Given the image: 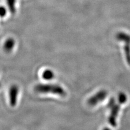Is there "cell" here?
<instances>
[{"instance_id":"1","label":"cell","mask_w":130,"mask_h":130,"mask_svg":"<svg viewBox=\"0 0 130 130\" xmlns=\"http://www.w3.org/2000/svg\"><path fill=\"white\" fill-rule=\"evenodd\" d=\"M34 89L36 92L39 93H52L62 97L67 94L66 91L58 85L39 84L35 87Z\"/></svg>"},{"instance_id":"10","label":"cell","mask_w":130,"mask_h":130,"mask_svg":"<svg viewBox=\"0 0 130 130\" xmlns=\"http://www.w3.org/2000/svg\"><path fill=\"white\" fill-rule=\"evenodd\" d=\"M7 14V10L5 7H0V17L3 18Z\"/></svg>"},{"instance_id":"7","label":"cell","mask_w":130,"mask_h":130,"mask_svg":"<svg viewBox=\"0 0 130 130\" xmlns=\"http://www.w3.org/2000/svg\"><path fill=\"white\" fill-rule=\"evenodd\" d=\"M42 78L46 80H51L54 78V74L53 72L50 70H46L42 73Z\"/></svg>"},{"instance_id":"5","label":"cell","mask_w":130,"mask_h":130,"mask_svg":"<svg viewBox=\"0 0 130 130\" xmlns=\"http://www.w3.org/2000/svg\"><path fill=\"white\" fill-rule=\"evenodd\" d=\"M19 94V87L16 85L11 86L9 89V100L11 106H15L17 103V99Z\"/></svg>"},{"instance_id":"12","label":"cell","mask_w":130,"mask_h":130,"mask_svg":"<svg viewBox=\"0 0 130 130\" xmlns=\"http://www.w3.org/2000/svg\"><path fill=\"white\" fill-rule=\"evenodd\" d=\"M0 86H1V84H0Z\"/></svg>"},{"instance_id":"8","label":"cell","mask_w":130,"mask_h":130,"mask_svg":"<svg viewBox=\"0 0 130 130\" xmlns=\"http://www.w3.org/2000/svg\"><path fill=\"white\" fill-rule=\"evenodd\" d=\"M8 6L9 8L10 11L12 13H14L15 12V4L16 0H7Z\"/></svg>"},{"instance_id":"2","label":"cell","mask_w":130,"mask_h":130,"mask_svg":"<svg viewBox=\"0 0 130 130\" xmlns=\"http://www.w3.org/2000/svg\"><path fill=\"white\" fill-rule=\"evenodd\" d=\"M121 104H116V101L114 98L109 100L108 103V107L111 109V114L108 118V122L112 126L116 127L117 126V121L116 119L118 116V113L120 111Z\"/></svg>"},{"instance_id":"4","label":"cell","mask_w":130,"mask_h":130,"mask_svg":"<svg viewBox=\"0 0 130 130\" xmlns=\"http://www.w3.org/2000/svg\"><path fill=\"white\" fill-rule=\"evenodd\" d=\"M108 94V92L106 90H101L93 95L87 101L88 104L91 106H94L104 101Z\"/></svg>"},{"instance_id":"9","label":"cell","mask_w":130,"mask_h":130,"mask_svg":"<svg viewBox=\"0 0 130 130\" xmlns=\"http://www.w3.org/2000/svg\"><path fill=\"white\" fill-rule=\"evenodd\" d=\"M118 101L119 103L121 104H124L127 101V96L124 93L121 92L118 95Z\"/></svg>"},{"instance_id":"6","label":"cell","mask_w":130,"mask_h":130,"mask_svg":"<svg viewBox=\"0 0 130 130\" xmlns=\"http://www.w3.org/2000/svg\"><path fill=\"white\" fill-rule=\"evenodd\" d=\"M15 44V41L13 38L8 39L4 44V50L6 52H11L14 48Z\"/></svg>"},{"instance_id":"3","label":"cell","mask_w":130,"mask_h":130,"mask_svg":"<svg viewBox=\"0 0 130 130\" xmlns=\"http://www.w3.org/2000/svg\"><path fill=\"white\" fill-rule=\"evenodd\" d=\"M117 39L125 42L124 50L126 59L127 63L130 66V35L125 32H120L117 35Z\"/></svg>"},{"instance_id":"11","label":"cell","mask_w":130,"mask_h":130,"mask_svg":"<svg viewBox=\"0 0 130 130\" xmlns=\"http://www.w3.org/2000/svg\"><path fill=\"white\" fill-rule=\"evenodd\" d=\"M103 130H111V129H109V128H108V127H105V128H104Z\"/></svg>"}]
</instances>
